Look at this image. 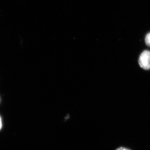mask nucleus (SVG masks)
<instances>
[{
  "instance_id": "nucleus-1",
  "label": "nucleus",
  "mask_w": 150,
  "mask_h": 150,
  "mask_svg": "<svg viewBox=\"0 0 150 150\" xmlns=\"http://www.w3.org/2000/svg\"><path fill=\"white\" fill-rule=\"evenodd\" d=\"M140 67L145 70L150 69V51H144L141 54L139 60Z\"/></svg>"
},
{
  "instance_id": "nucleus-2",
  "label": "nucleus",
  "mask_w": 150,
  "mask_h": 150,
  "mask_svg": "<svg viewBox=\"0 0 150 150\" xmlns=\"http://www.w3.org/2000/svg\"><path fill=\"white\" fill-rule=\"evenodd\" d=\"M145 41H146V44L147 46H150V33H148L146 36L145 38Z\"/></svg>"
},
{
  "instance_id": "nucleus-3",
  "label": "nucleus",
  "mask_w": 150,
  "mask_h": 150,
  "mask_svg": "<svg viewBox=\"0 0 150 150\" xmlns=\"http://www.w3.org/2000/svg\"><path fill=\"white\" fill-rule=\"evenodd\" d=\"M115 150H131L130 149H128L124 147H120L118 148V149H116Z\"/></svg>"
},
{
  "instance_id": "nucleus-4",
  "label": "nucleus",
  "mask_w": 150,
  "mask_h": 150,
  "mask_svg": "<svg viewBox=\"0 0 150 150\" xmlns=\"http://www.w3.org/2000/svg\"><path fill=\"white\" fill-rule=\"evenodd\" d=\"M2 127V119L1 116H0V130L1 129Z\"/></svg>"
}]
</instances>
